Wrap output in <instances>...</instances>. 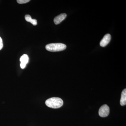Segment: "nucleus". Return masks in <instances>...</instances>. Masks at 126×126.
<instances>
[{"label": "nucleus", "mask_w": 126, "mask_h": 126, "mask_svg": "<svg viewBox=\"0 0 126 126\" xmlns=\"http://www.w3.org/2000/svg\"><path fill=\"white\" fill-rule=\"evenodd\" d=\"M21 63H23L26 64L29 62V58L28 55L26 54H24L21 57L20 59Z\"/></svg>", "instance_id": "6e6552de"}, {"label": "nucleus", "mask_w": 126, "mask_h": 126, "mask_svg": "<svg viewBox=\"0 0 126 126\" xmlns=\"http://www.w3.org/2000/svg\"><path fill=\"white\" fill-rule=\"evenodd\" d=\"M26 65V64H25L24 63H20V67L22 69L24 68L25 67Z\"/></svg>", "instance_id": "9b49d317"}, {"label": "nucleus", "mask_w": 126, "mask_h": 126, "mask_svg": "<svg viewBox=\"0 0 126 126\" xmlns=\"http://www.w3.org/2000/svg\"><path fill=\"white\" fill-rule=\"evenodd\" d=\"M30 0H17V2L19 4H24L29 2Z\"/></svg>", "instance_id": "1a4fd4ad"}, {"label": "nucleus", "mask_w": 126, "mask_h": 126, "mask_svg": "<svg viewBox=\"0 0 126 126\" xmlns=\"http://www.w3.org/2000/svg\"><path fill=\"white\" fill-rule=\"evenodd\" d=\"M3 47V42H2V39L0 37V50L2 49V48Z\"/></svg>", "instance_id": "9d476101"}, {"label": "nucleus", "mask_w": 126, "mask_h": 126, "mask_svg": "<svg viewBox=\"0 0 126 126\" xmlns=\"http://www.w3.org/2000/svg\"><path fill=\"white\" fill-rule=\"evenodd\" d=\"M66 45L62 43H52L47 45L45 48L49 52H56L63 51L66 49Z\"/></svg>", "instance_id": "f03ea898"}, {"label": "nucleus", "mask_w": 126, "mask_h": 126, "mask_svg": "<svg viewBox=\"0 0 126 126\" xmlns=\"http://www.w3.org/2000/svg\"><path fill=\"white\" fill-rule=\"evenodd\" d=\"M111 39V35L109 34H106L104 36L100 43V45L102 47H104L110 42Z\"/></svg>", "instance_id": "20e7f679"}, {"label": "nucleus", "mask_w": 126, "mask_h": 126, "mask_svg": "<svg viewBox=\"0 0 126 126\" xmlns=\"http://www.w3.org/2000/svg\"><path fill=\"white\" fill-rule=\"evenodd\" d=\"M45 104L47 107L50 108L57 109L63 106V102L61 98L54 97L46 100Z\"/></svg>", "instance_id": "f257e3e1"}, {"label": "nucleus", "mask_w": 126, "mask_h": 126, "mask_svg": "<svg viewBox=\"0 0 126 126\" xmlns=\"http://www.w3.org/2000/svg\"><path fill=\"white\" fill-rule=\"evenodd\" d=\"M67 16V15L63 13L62 14L59 15L57 16L54 18V22L55 24L56 25H58L60 24L65 19Z\"/></svg>", "instance_id": "39448f33"}, {"label": "nucleus", "mask_w": 126, "mask_h": 126, "mask_svg": "<svg viewBox=\"0 0 126 126\" xmlns=\"http://www.w3.org/2000/svg\"><path fill=\"white\" fill-rule=\"evenodd\" d=\"M120 103L121 106H124L126 104V89H124L121 93Z\"/></svg>", "instance_id": "423d86ee"}, {"label": "nucleus", "mask_w": 126, "mask_h": 126, "mask_svg": "<svg viewBox=\"0 0 126 126\" xmlns=\"http://www.w3.org/2000/svg\"><path fill=\"white\" fill-rule=\"evenodd\" d=\"M25 19L27 22L31 23L33 25L36 26L37 24V20L35 19H32L29 15H27L25 16Z\"/></svg>", "instance_id": "0eeeda50"}, {"label": "nucleus", "mask_w": 126, "mask_h": 126, "mask_svg": "<svg viewBox=\"0 0 126 126\" xmlns=\"http://www.w3.org/2000/svg\"><path fill=\"white\" fill-rule=\"evenodd\" d=\"M110 113V108L107 104H104L100 107L98 111L99 116L102 117L108 116Z\"/></svg>", "instance_id": "7ed1b4c3"}]
</instances>
